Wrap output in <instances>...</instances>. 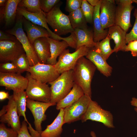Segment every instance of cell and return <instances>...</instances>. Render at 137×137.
Masks as SVG:
<instances>
[{
  "mask_svg": "<svg viewBox=\"0 0 137 137\" xmlns=\"http://www.w3.org/2000/svg\"><path fill=\"white\" fill-rule=\"evenodd\" d=\"M45 13L47 24L57 35L60 36L74 31L68 16L62 12L58 4Z\"/></svg>",
  "mask_w": 137,
  "mask_h": 137,
  "instance_id": "cell-3",
  "label": "cell"
},
{
  "mask_svg": "<svg viewBox=\"0 0 137 137\" xmlns=\"http://www.w3.org/2000/svg\"><path fill=\"white\" fill-rule=\"evenodd\" d=\"M8 99L7 105L4 106L0 111V122L7 124L18 132L21 125L13 95L10 96Z\"/></svg>",
  "mask_w": 137,
  "mask_h": 137,
  "instance_id": "cell-12",
  "label": "cell"
},
{
  "mask_svg": "<svg viewBox=\"0 0 137 137\" xmlns=\"http://www.w3.org/2000/svg\"><path fill=\"white\" fill-rule=\"evenodd\" d=\"M17 13L32 23L45 28L50 34V38L59 41L64 40L68 43L70 46L74 44L75 39L73 34H71L66 37H62L57 35L50 30L46 21L45 13L43 11L37 13H30L18 7Z\"/></svg>",
  "mask_w": 137,
  "mask_h": 137,
  "instance_id": "cell-8",
  "label": "cell"
},
{
  "mask_svg": "<svg viewBox=\"0 0 137 137\" xmlns=\"http://www.w3.org/2000/svg\"><path fill=\"white\" fill-rule=\"evenodd\" d=\"M25 77L28 80L25 91L27 98L37 101L50 102L51 91L49 85L46 83H42L35 79L28 72Z\"/></svg>",
  "mask_w": 137,
  "mask_h": 137,
  "instance_id": "cell-5",
  "label": "cell"
},
{
  "mask_svg": "<svg viewBox=\"0 0 137 137\" xmlns=\"http://www.w3.org/2000/svg\"><path fill=\"white\" fill-rule=\"evenodd\" d=\"M76 37V50L85 46L90 48L94 47L95 43L94 41L93 33L88 28H75L74 29Z\"/></svg>",
  "mask_w": 137,
  "mask_h": 137,
  "instance_id": "cell-22",
  "label": "cell"
},
{
  "mask_svg": "<svg viewBox=\"0 0 137 137\" xmlns=\"http://www.w3.org/2000/svg\"><path fill=\"white\" fill-rule=\"evenodd\" d=\"M28 82L27 79L18 73L0 72V86L8 90L18 91L26 90Z\"/></svg>",
  "mask_w": 137,
  "mask_h": 137,
  "instance_id": "cell-15",
  "label": "cell"
},
{
  "mask_svg": "<svg viewBox=\"0 0 137 137\" xmlns=\"http://www.w3.org/2000/svg\"><path fill=\"white\" fill-rule=\"evenodd\" d=\"M27 72L31 77L38 81L43 83L51 82L60 75L54 65L38 62L36 65L30 66Z\"/></svg>",
  "mask_w": 137,
  "mask_h": 137,
  "instance_id": "cell-10",
  "label": "cell"
},
{
  "mask_svg": "<svg viewBox=\"0 0 137 137\" xmlns=\"http://www.w3.org/2000/svg\"><path fill=\"white\" fill-rule=\"evenodd\" d=\"M22 25L23 28L26 31L28 40L32 45L35 40L39 38H51L50 34L45 28L32 23L23 16Z\"/></svg>",
  "mask_w": 137,
  "mask_h": 137,
  "instance_id": "cell-17",
  "label": "cell"
},
{
  "mask_svg": "<svg viewBox=\"0 0 137 137\" xmlns=\"http://www.w3.org/2000/svg\"><path fill=\"white\" fill-rule=\"evenodd\" d=\"M134 109L135 111L137 113V108L135 107Z\"/></svg>",
  "mask_w": 137,
  "mask_h": 137,
  "instance_id": "cell-48",
  "label": "cell"
},
{
  "mask_svg": "<svg viewBox=\"0 0 137 137\" xmlns=\"http://www.w3.org/2000/svg\"><path fill=\"white\" fill-rule=\"evenodd\" d=\"M82 0H67L65 10L69 13L81 8Z\"/></svg>",
  "mask_w": 137,
  "mask_h": 137,
  "instance_id": "cell-36",
  "label": "cell"
},
{
  "mask_svg": "<svg viewBox=\"0 0 137 137\" xmlns=\"http://www.w3.org/2000/svg\"><path fill=\"white\" fill-rule=\"evenodd\" d=\"M81 8L87 23H93L94 7L90 5L86 0H82Z\"/></svg>",
  "mask_w": 137,
  "mask_h": 137,
  "instance_id": "cell-32",
  "label": "cell"
},
{
  "mask_svg": "<svg viewBox=\"0 0 137 137\" xmlns=\"http://www.w3.org/2000/svg\"><path fill=\"white\" fill-rule=\"evenodd\" d=\"M91 100V97L84 94L77 101L64 109V124L81 119Z\"/></svg>",
  "mask_w": 137,
  "mask_h": 137,
  "instance_id": "cell-9",
  "label": "cell"
},
{
  "mask_svg": "<svg viewBox=\"0 0 137 137\" xmlns=\"http://www.w3.org/2000/svg\"><path fill=\"white\" fill-rule=\"evenodd\" d=\"M18 7L30 13H37L42 11L39 0H21L19 4Z\"/></svg>",
  "mask_w": 137,
  "mask_h": 137,
  "instance_id": "cell-30",
  "label": "cell"
},
{
  "mask_svg": "<svg viewBox=\"0 0 137 137\" xmlns=\"http://www.w3.org/2000/svg\"><path fill=\"white\" fill-rule=\"evenodd\" d=\"M22 19L23 16L17 14L14 26L11 29L7 30L6 32L14 36L20 42L29 60L30 66H32L39 61L32 45L23 30Z\"/></svg>",
  "mask_w": 137,
  "mask_h": 137,
  "instance_id": "cell-4",
  "label": "cell"
},
{
  "mask_svg": "<svg viewBox=\"0 0 137 137\" xmlns=\"http://www.w3.org/2000/svg\"><path fill=\"white\" fill-rule=\"evenodd\" d=\"M16 38L13 35L0 30V40H9L14 39Z\"/></svg>",
  "mask_w": 137,
  "mask_h": 137,
  "instance_id": "cell-40",
  "label": "cell"
},
{
  "mask_svg": "<svg viewBox=\"0 0 137 137\" xmlns=\"http://www.w3.org/2000/svg\"><path fill=\"white\" fill-rule=\"evenodd\" d=\"M108 30L110 39H113L115 44L113 49L114 52H125L127 45L126 32L119 26L115 24L109 27Z\"/></svg>",
  "mask_w": 137,
  "mask_h": 137,
  "instance_id": "cell-19",
  "label": "cell"
},
{
  "mask_svg": "<svg viewBox=\"0 0 137 137\" xmlns=\"http://www.w3.org/2000/svg\"><path fill=\"white\" fill-rule=\"evenodd\" d=\"M100 3L101 2L94 7L93 16L94 41L95 43L100 41L105 38L108 34V29L103 28L100 20L99 13Z\"/></svg>",
  "mask_w": 137,
  "mask_h": 137,
  "instance_id": "cell-25",
  "label": "cell"
},
{
  "mask_svg": "<svg viewBox=\"0 0 137 137\" xmlns=\"http://www.w3.org/2000/svg\"><path fill=\"white\" fill-rule=\"evenodd\" d=\"M90 49L83 46L72 53L70 52L69 49H65L59 56L58 61L54 65L55 68L60 74L73 70L79 59L86 56Z\"/></svg>",
  "mask_w": 137,
  "mask_h": 137,
  "instance_id": "cell-6",
  "label": "cell"
},
{
  "mask_svg": "<svg viewBox=\"0 0 137 137\" xmlns=\"http://www.w3.org/2000/svg\"><path fill=\"white\" fill-rule=\"evenodd\" d=\"M21 0H8L5 6L4 20L5 25L8 26L14 22L17 15L18 5Z\"/></svg>",
  "mask_w": 137,
  "mask_h": 137,
  "instance_id": "cell-27",
  "label": "cell"
},
{
  "mask_svg": "<svg viewBox=\"0 0 137 137\" xmlns=\"http://www.w3.org/2000/svg\"><path fill=\"white\" fill-rule=\"evenodd\" d=\"M5 7H1L0 9V19L2 22L3 20H4Z\"/></svg>",
  "mask_w": 137,
  "mask_h": 137,
  "instance_id": "cell-43",
  "label": "cell"
},
{
  "mask_svg": "<svg viewBox=\"0 0 137 137\" xmlns=\"http://www.w3.org/2000/svg\"><path fill=\"white\" fill-rule=\"evenodd\" d=\"M18 132L12 128H7L5 124H0V137H18Z\"/></svg>",
  "mask_w": 137,
  "mask_h": 137,
  "instance_id": "cell-35",
  "label": "cell"
},
{
  "mask_svg": "<svg viewBox=\"0 0 137 137\" xmlns=\"http://www.w3.org/2000/svg\"><path fill=\"white\" fill-rule=\"evenodd\" d=\"M101 0H87V1L91 6L95 7L98 5L100 3Z\"/></svg>",
  "mask_w": 137,
  "mask_h": 137,
  "instance_id": "cell-42",
  "label": "cell"
},
{
  "mask_svg": "<svg viewBox=\"0 0 137 137\" xmlns=\"http://www.w3.org/2000/svg\"><path fill=\"white\" fill-rule=\"evenodd\" d=\"M27 123L24 120L22 122L20 129L18 132V137H33L29 132Z\"/></svg>",
  "mask_w": 137,
  "mask_h": 137,
  "instance_id": "cell-39",
  "label": "cell"
},
{
  "mask_svg": "<svg viewBox=\"0 0 137 137\" xmlns=\"http://www.w3.org/2000/svg\"><path fill=\"white\" fill-rule=\"evenodd\" d=\"M96 68L89 60L82 57L72 70L74 83L82 89L84 94L91 97V83Z\"/></svg>",
  "mask_w": 137,
  "mask_h": 137,
  "instance_id": "cell-1",
  "label": "cell"
},
{
  "mask_svg": "<svg viewBox=\"0 0 137 137\" xmlns=\"http://www.w3.org/2000/svg\"><path fill=\"white\" fill-rule=\"evenodd\" d=\"M130 104L132 106L137 108V98L135 97H132L130 101Z\"/></svg>",
  "mask_w": 137,
  "mask_h": 137,
  "instance_id": "cell-44",
  "label": "cell"
},
{
  "mask_svg": "<svg viewBox=\"0 0 137 137\" xmlns=\"http://www.w3.org/2000/svg\"><path fill=\"white\" fill-rule=\"evenodd\" d=\"M116 6L115 24L119 26L126 32L132 27L130 22L131 11L134 8L132 0L115 1Z\"/></svg>",
  "mask_w": 137,
  "mask_h": 137,
  "instance_id": "cell-13",
  "label": "cell"
},
{
  "mask_svg": "<svg viewBox=\"0 0 137 137\" xmlns=\"http://www.w3.org/2000/svg\"><path fill=\"white\" fill-rule=\"evenodd\" d=\"M7 0H0V6L1 7L5 6Z\"/></svg>",
  "mask_w": 137,
  "mask_h": 137,
  "instance_id": "cell-45",
  "label": "cell"
},
{
  "mask_svg": "<svg viewBox=\"0 0 137 137\" xmlns=\"http://www.w3.org/2000/svg\"><path fill=\"white\" fill-rule=\"evenodd\" d=\"M73 28H88L87 22L81 8L69 13L67 15Z\"/></svg>",
  "mask_w": 137,
  "mask_h": 137,
  "instance_id": "cell-28",
  "label": "cell"
},
{
  "mask_svg": "<svg viewBox=\"0 0 137 137\" xmlns=\"http://www.w3.org/2000/svg\"><path fill=\"white\" fill-rule=\"evenodd\" d=\"M32 45L39 62L46 64L50 56V44L47 38L41 37L37 39Z\"/></svg>",
  "mask_w": 137,
  "mask_h": 137,
  "instance_id": "cell-21",
  "label": "cell"
},
{
  "mask_svg": "<svg viewBox=\"0 0 137 137\" xmlns=\"http://www.w3.org/2000/svg\"><path fill=\"white\" fill-rule=\"evenodd\" d=\"M90 135L92 137H96L95 132L93 131H91V132Z\"/></svg>",
  "mask_w": 137,
  "mask_h": 137,
  "instance_id": "cell-46",
  "label": "cell"
},
{
  "mask_svg": "<svg viewBox=\"0 0 137 137\" xmlns=\"http://www.w3.org/2000/svg\"><path fill=\"white\" fill-rule=\"evenodd\" d=\"M110 37L108 34L107 37L100 41L95 43L94 48L96 51L106 60L114 52L110 44Z\"/></svg>",
  "mask_w": 137,
  "mask_h": 137,
  "instance_id": "cell-29",
  "label": "cell"
},
{
  "mask_svg": "<svg viewBox=\"0 0 137 137\" xmlns=\"http://www.w3.org/2000/svg\"><path fill=\"white\" fill-rule=\"evenodd\" d=\"M84 94L82 88L74 83L70 92L62 99L56 104V108L57 110L64 109L79 100Z\"/></svg>",
  "mask_w": 137,
  "mask_h": 137,
  "instance_id": "cell-23",
  "label": "cell"
},
{
  "mask_svg": "<svg viewBox=\"0 0 137 137\" xmlns=\"http://www.w3.org/2000/svg\"><path fill=\"white\" fill-rule=\"evenodd\" d=\"M49 84L51 91L50 102L57 104L70 92L73 87L74 82L72 70L63 73Z\"/></svg>",
  "mask_w": 137,
  "mask_h": 137,
  "instance_id": "cell-2",
  "label": "cell"
},
{
  "mask_svg": "<svg viewBox=\"0 0 137 137\" xmlns=\"http://www.w3.org/2000/svg\"><path fill=\"white\" fill-rule=\"evenodd\" d=\"M47 38L50 44V56L46 64L54 65L57 62L58 57L66 49L69 45L64 40L60 41L50 37H47Z\"/></svg>",
  "mask_w": 137,
  "mask_h": 137,
  "instance_id": "cell-24",
  "label": "cell"
},
{
  "mask_svg": "<svg viewBox=\"0 0 137 137\" xmlns=\"http://www.w3.org/2000/svg\"><path fill=\"white\" fill-rule=\"evenodd\" d=\"M9 95L8 92L1 91H0V100L2 101L9 98Z\"/></svg>",
  "mask_w": 137,
  "mask_h": 137,
  "instance_id": "cell-41",
  "label": "cell"
},
{
  "mask_svg": "<svg viewBox=\"0 0 137 137\" xmlns=\"http://www.w3.org/2000/svg\"><path fill=\"white\" fill-rule=\"evenodd\" d=\"M59 0H40V7L42 10L45 13L49 12L58 4Z\"/></svg>",
  "mask_w": 137,
  "mask_h": 137,
  "instance_id": "cell-34",
  "label": "cell"
},
{
  "mask_svg": "<svg viewBox=\"0 0 137 137\" xmlns=\"http://www.w3.org/2000/svg\"><path fill=\"white\" fill-rule=\"evenodd\" d=\"M13 91L12 95L16 104L19 116L23 117L24 120L28 124V127H31L30 124L27 121L25 114L27 99L26 91L24 90Z\"/></svg>",
  "mask_w": 137,
  "mask_h": 137,
  "instance_id": "cell-26",
  "label": "cell"
},
{
  "mask_svg": "<svg viewBox=\"0 0 137 137\" xmlns=\"http://www.w3.org/2000/svg\"><path fill=\"white\" fill-rule=\"evenodd\" d=\"M25 53L21 44L16 38L0 40L1 63L11 62Z\"/></svg>",
  "mask_w": 137,
  "mask_h": 137,
  "instance_id": "cell-11",
  "label": "cell"
},
{
  "mask_svg": "<svg viewBox=\"0 0 137 137\" xmlns=\"http://www.w3.org/2000/svg\"><path fill=\"white\" fill-rule=\"evenodd\" d=\"M130 51L133 57L137 56V40L128 42L126 47L125 52Z\"/></svg>",
  "mask_w": 137,
  "mask_h": 137,
  "instance_id": "cell-38",
  "label": "cell"
},
{
  "mask_svg": "<svg viewBox=\"0 0 137 137\" xmlns=\"http://www.w3.org/2000/svg\"><path fill=\"white\" fill-rule=\"evenodd\" d=\"M115 1L101 0L100 8L99 18L104 29L115 25L116 6Z\"/></svg>",
  "mask_w": 137,
  "mask_h": 137,
  "instance_id": "cell-16",
  "label": "cell"
},
{
  "mask_svg": "<svg viewBox=\"0 0 137 137\" xmlns=\"http://www.w3.org/2000/svg\"><path fill=\"white\" fill-rule=\"evenodd\" d=\"M80 120L82 122L91 120L101 123L108 128H114L112 114L110 111L103 109L96 102L92 100Z\"/></svg>",
  "mask_w": 137,
  "mask_h": 137,
  "instance_id": "cell-7",
  "label": "cell"
},
{
  "mask_svg": "<svg viewBox=\"0 0 137 137\" xmlns=\"http://www.w3.org/2000/svg\"><path fill=\"white\" fill-rule=\"evenodd\" d=\"M64 109H60L53 122L40 133V137H60L64 124Z\"/></svg>",
  "mask_w": 137,
  "mask_h": 137,
  "instance_id": "cell-20",
  "label": "cell"
},
{
  "mask_svg": "<svg viewBox=\"0 0 137 137\" xmlns=\"http://www.w3.org/2000/svg\"><path fill=\"white\" fill-rule=\"evenodd\" d=\"M0 72L3 73H18L17 68L12 62L1 63Z\"/></svg>",
  "mask_w": 137,
  "mask_h": 137,
  "instance_id": "cell-37",
  "label": "cell"
},
{
  "mask_svg": "<svg viewBox=\"0 0 137 137\" xmlns=\"http://www.w3.org/2000/svg\"><path fill=\"white\" fill-rule=\"evenodd\" d=\"M133 15L135 18V20L131 30L129 33L126 34V44L130 41L137 40V8L135 9Z\"/></svg>",
  "mask_w": 137,
  "mask_h": 137,
  "instance_id": "cell-33",
  "label": "cell"
},
{
  "mask_svg": "<svg viewBox=\"0 0 137 137\" xmlns=\"http://www.w3.org/2000/svg\"><path fill=\"white\" fill-rule=\"evenodd\" d=\"M133 3H134L137 4V0H132Z\"/></svg>",
  "mask_w": 137,
  "mask_h": 137,
  "instance_id": "cell-47",
  "label": "cell"
},
{
  "mask_svg": "<svg viewBox=\"0 0 137 137\" xmlns=\"http://www.w3.org/2000/svg\"><path fill=\"white\" fill-rule=\"evenodd\" d=\"M11 62L15 66L18 73L20 74L27 72L30 66L29 60L25 53Z\"/></svg>",
  "mask_w": 137,
  "mask_h": 137,
  "instance_id": "cell-31",
  "label": "cell"
},
{
  "mask_svg": "<svg viewBox=\"0 0 137 137\" xmlns=\"http://www.w3.org/2000/svg\"><path fill=\"white\" fill-rule=\"evenodd\" d=\"M56 104L55 103L37 101L27 98L26 106L33 117L35 130L40 133L42 131V123L46 118L45 114L46 110L49 107Z\"/></svg>",
  "mask_w": 137,
  "mask_h": 137,
  "instance_id": "cell-14",
  "label": "cell"
},
{
  "mask_svg": "<svg viewBox=\"0 0 137 137\" xmlns=\"http://www.w3.org/2000/svg\"><path fill=\"white\" fill-rule=\"evenodd\" d=\"M86 58L90 61L106 77L111 75L112 67L107 63L106 60L96 51L94 47L90 49Z\"/></svg>",
  "mask_w": 137,
  "mask_h": 137,
  "instance_id": "cell-18",
  "label": "cell"
}]
</instances>
